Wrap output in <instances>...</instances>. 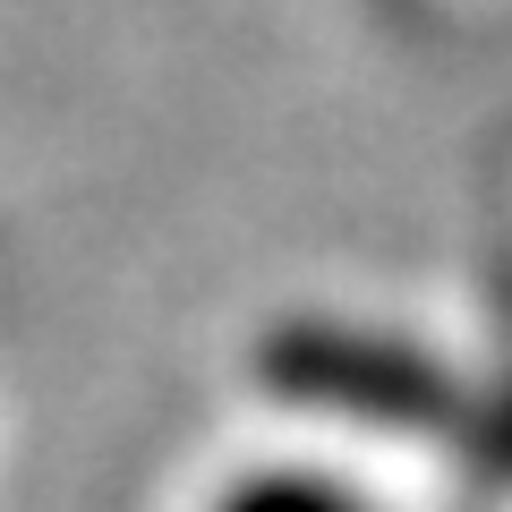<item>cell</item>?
<instances>
[{
  "instance_id": "6da1fadb",
  "label": "cell",
  "mask_w": 512,
  "mask_h": 512,
  "mask_svg": "<svg viewBox=\"0 0 512 512\" xmlns=\"http://www.w3.org/2000/svg\"><path fill=\"white\" fill-rule=\"evenodd\" d=\"M265 384L282 402L308 410H342V419H376V427H453L461 402L453 384L419 359V350L384 342L359 325H282L265 342Z\"/></svg>"
},
{
  "instance_id": "7a4b0ae2",
  "label": "cell",
  "mask_w": 512,
  "mask_h": 512,
  "mask_svg": "<svg viewBox=\"0 0 512 512\" xmlns=\"http://www.w3.org/2000/svg\"><path fill=\"white\" fill-rule=\"evenodd\" d=\"M222 512H367L342 478H316V470H256L222 495Z\"/></svg>"
},
{
  "instance_id": "3957f363",
  "label": "cell",
  "mask_w": 512,
  "mask_h": 512,
  "mask_svg": "<svg viewBox=\"0 0 512 512\" xmlns=\"http://www.w3.org/2000/svg\"><path fill=\"white\" fill-rule=\"evenodd\" d=\"M487 461H504V470H512V393L495 402V419H487Z\"/></svg>"
}]
</instances>
